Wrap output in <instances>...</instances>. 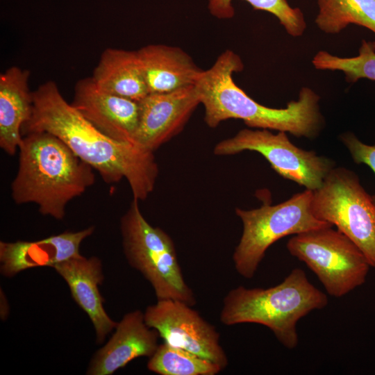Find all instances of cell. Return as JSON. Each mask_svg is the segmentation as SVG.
I'll return each instance as SVG.
<instances>
[{
    "instance_id": "cell-20",
    "label": "cell",
    "mask_w": 375,
    "mask_h": 375,
    "mask_svg": "<svg viewBox=\"0 0 375 375\" xmlns=\"http://www.w3.org/2000/svg\"><path fill=\"white\" fill-rule=\"evenodd\" d=\"M149 371L160 375H216L218 364L165 342L159 344L147 363Z\"/></svg>"
},
{
    "instance_id": "cell-3",
    "label": "cell",
    "mask_w": 375,
    "mask_h": 375,
    "mask_svg": "<svg viewBox=\"0 0 375 375\" xmlns=\"http://www.w3.org/2000/svg\"><path fill=\"white\" fill-rule=\"evenodd\" d=\"M19 149L11 185L17 204L35 203L42 215L60 220L67 203L94 183V169L50 133L25 135Z\"/></svg>"
},
{
    "instance_id": "cell-4",
    "label": "cell",
    "mask_w": 375,
    "mask_h": 375,
    "mask_svg": "<svg viewBox=\"0 0 375 375\" xmlns=\"http://www.w3.org/2000/svg\"><path fill=\"white\" fill-rule=\"evenodd\" d=\"M325 293L315 288L300 268L292 270L279 284L269 288L231 289L223 300L220 320L226 326L256 323L269 328L285 347L299 343L297 324L314 310L328 304Z\"/></svg>"
},
{
    "instance_id": "cell-18",
    "label": "cell",
    "mask_w": 375,
    "mask_h": 375,
    "mask_svg": "<svg viewBox=\"0 0 375 375\" xmlns=\"http://www.w3.org/2000/svg\"><path fill=\"white\" fill-rule=\"evenodd\" d=\"M92 78L100 90L134 101L149 94L137 51L106 49Z\"/></svg>"
},
{
    "instance_id": "cell-7",
    "label": "cell",
    "mask_w": 375,
    "mask_h": 375,
    "mask_svg": "<svg viewBox=\"0 0 375 375\" xmlns=\"http://www.w3.org/2000/svg\"><path fill=\"white\" fill-rule=\"evenodd\" d=\"M311 210L349 238L375 267V203L353 172L333 167L312 191Z\"/></svg>"
},
{
    "instance_id": "cell-14",
    "label": "cell",
    "mask_w": 375,
    "mask_h": 375,
    "mask_svg": "<svg viewBox=\"0 0 375 375\" xmlns=\"http://www.w3.org/2000/svg\"><path fill=\"white\" fill-rule=\"evenodd\" d=\"M94 231V227L90 226L79 231L64 232L38 241L1 242V273L6 277H12L29 268L53 267L56 264L81 257L80 245Z\"/></svg>"
},
{
    "instance_id": "cell-9",
    "label": "cell",
    "mask_w": 375,
    "mask_h": 375,
    "mask_svg": "<svg viewBox=\"0 0 375 375\" xmlns=\"http://www.w3.org/2000/svg\"><path fill=\"white\" fill-rule=\"evenodd\" d=\"M244 151H256L263 156L281 176L314 191L320 188L334 161L295 146L285 132L274 133L269 129L240 130L232 138L217 143L214 153L228 156Z\"/></svg>"
},
{
    "instance_id": "cell-8",
    "label": "cell",
    "mask_w": 375,
    "mask_h": 375,
    "mask_svg": "<svg viewBox=\"0 0 375 375\" xmlns=\"http://www.w3.org/2000/svg\"><path fill=\"white\" fill-rule=\"evenodd\" d=\"M286 247L313 272L327 293L337 298L362 285L371 267L360 249L332 226L296 234Z\"/></svg>"
},
{
    "instance_id": "cell-17",
    "label": "cell",
    "mask_w": 375,
    "mask_h": 375,
    "mask_svg": "<svg viewBox=\"0 0 375 375\" xmlns=\"http://www.w3.org/2000/svg\"><path fill=\"white\" fill-rule=\"evenodd\" d=\"M29 76L28 70L16 66L0 75V147L10 156L19 149L23 140L22 128L32 114Z\"/></svg>"
},
{
    "instance_id": "cell-1",
    "label": "cell",
    "mask_w": 375,
    "mask_h": 375,
    "mask_svg": "<svg viewBox=\"0 0 375 375\" xmlns=\"http://www.w3.org/2000/svg\"><path fill=\"white\" fill-rule=\"evenodd\" d=\"M33 98L32 114L22 128V136L50 133L96 169L107 183L126 178L133 199L138 201L152 192L159 172L153 151L100 131L65 99L53 81L40 85L33 92Z\"/></svg>"
},
{
    "instance_id": "cell-6",
    "label": "cell",
    "mask_w": 375,
    "mask_h": 375,
    "mask_svg": "<svg viewBox=\"0 0 375 375\" xmlns=\"http://www.w3.org/2000/svg\"><path fill=\"white\" fill-rule=\"evenodd\" d=\"M312 191L306 189L276 205L258 208L235 209L242 223V233L233 254L237 272L245 278L253 277L267 249L279 239L310 230L333 226L312 212Z\"/></svg>"
},
{
    "instance_id": "cell-15",
    "label": "cell",
    "mask_w": 375,
    "mask_h": 375,
    "mask_svg": "<svg viewBox=\"0 0 375 375\" xmlns=\"http://www.w3.org/2000/svg\"><path fill=\"white\" fill-rule=\"evenodd\" d=\"M53 268L67 283L74 301L90 317L97 342L101 343L117 325L106 313L99 290L104 278L101 261L95 256L86 258L81 256L56 264Z\"/></svg>"
},
{
    "instance_id": "cell-5",
    "label": "cell",
    "mask_w": 375,
    "mask_h": 375,
    "mask_svg": "<svg viewBox=\"0 0 375 375\" xmlns=\"http://www.w3.org/2000/svg\"><path fill=\"white\" fill-rule=\"evenodd\" d=\"M138 201L133 199L120 221L128 263L150 283L158 300H178L193 306L196 298L184 279L172 239L146 220Z\"/></svg>"
},
{
    "instance_id": "cell-10",
    "label": "cell",
    "mask_w": 375,
    "mask_h": 375,
    "mask_svg": "<svg viewBox=\"0 0 375 375\" xmlns=\"http://www.w3.org/2000/svg\"><path fill=\"white\" fill-rule=\"evenodd\" d=\"M192 306L178 300L160 299L144 312L148 326L156 329L164 342L188 351L225 369L228 363L215 327Z\"/></svg>"
},
{
    "instance_id": "cell-12",
    "label": "cell",
    "mask_w": 375,
    "mask_h": 375,
    "mask_svg": "<svg viewBox=\"0 0 375 375\" xmlns=\"http://www.w3.org/2000/svg\"><path fill=\"white\" fill-rule=\"evenodd\" d=\"M71 104L108 137L134 144L140 116L139 101L103 91L90 77L76 83Z\"/></svg>"
},
{
    "instance_id": "cell-22",
    "label": "cell",
    "mask_w": 375,
    "mask_h": 375,
    "mask_svg": "<svg viewBox=\"0 0 375 375\" xmlns=\"http://www.w3.org/2000/svg\"><path fill=\"white\" fill-rule=\"evenodd\" d=\"M312 63L319 70L342 72L348 83L360 78L375 81V41L362 40L358 54L354 57H339L319 51L314 56Z\"/></svg>"
},
{
    "instance_id": "cell-2",
    "label": "cell",
    "mask_w": 375,
    "mask_h": 375,
    "mask_svg": "<svg viewBox=\"0 0 375 375\" xmlns=\"http://www.w3.org/2000/svg\"><path fill=\"white\" fill-rule=\"evenodd\" d=\"M243 69L240 57L228 49L201 72L194 86L209 127L237 119L250 128L283 131L297 138L312 139L319 135L324 119L319 110L320 97L314 90L303 87L297 100L290 101L285 108H269L253 100L235 83L233 73Z\"/></svg>"
},
{
    "instance_id": "cell-23",
    "label": "cell",
    "mask_w": 375,
    "mask_h": 375,
    "mask_svg": "<svg viewBox=\"0 0 375 375\" xmlns=\"http://www.w3.org/2000/svg\"><path fill=\"white\" fill-rule=\"evenodd\" d=\"M340 139L349 151L356 163L365 164L375 173V144H365L353 133L349 132L343 133ZM372 199L375 203V195L372 196Z\"/></svg>"
},
{
    "instance_id": "cell-13",
    "label": "cell",
    "mask_w": 375,
    "mask_h": 375,
    "mask_svg": "<svg viewBox=\"0 0 375 375\" xmlns=\"http://www.w3.org/2000/svg\"><path fill=\"white\" fill-rule=\"evenodd\" d=\"M159 337L156 329L147 325L142 311L126 313L109 341L94 356L87 374L110 375L136 358H150L159 345Z\"/></svg>"
},
{
    "instance_id": "cell-21",
    "label": "cell",
    "mask_w": 375,
    "mask_h": 375,
    "mask_svg": "<svg viewBox=\"0 0 375 375\" xmlns=\"http://www.w3.org/2000/svg\"><path fill=\"white\" fill-rule=\"evenodd\" d=\"M253 9L268 12L274 15L286 32L292 37L301 36L306 29L303 12L290 6L286 0H244ZM233 0H208L211 15L219 19H229L235 15Z\"/></svg>"
},
{
    "instance_id": "cell-11",
    "label": "cell",
    "mask_w": 375,
    "mask_h": 375,
    "mask_svg": "<svg viewBox=\"0 0 375 375\" xmlns=\"http://www.w3.org/2000/svg\"><path fill=\"white\" fill-rule=\"evenodd\" d=\"M140 103L134 144L154 152L180 133L201 104L194 85L165 93H149Z\"/></svg>"
},
{
    "instance_id": "cell-19",
    "label": "cell",
    "mask_w": 375,
    "mask_h": 375,
    "mask_svg": "<svg viewBox=\"0 0 375 375\" xmlns=\"http://www.w3.org/2000/svg\"><path fill=\"white\" fill-rule=\"evenodd\" d=\"M315 22L327 34L340 33L350 24L364 26L375 33V0H317Z\"/></svg>"
},
{
    "instance_id": "cell-16",
    "label": "cell",
    "mask_w": 375,
    "mask_h": 375,
    "mask_svg": "<svg viewBox=\"0 0 375 375\" xmlns=\"http://www.w3.org/2000/svg\"><path fill=\"white\" fill-rule=\"evenodd\" d=\"M149 93H165L194 85L203 69L183 49L149 44L137 51Z\"/></svg>"
}]
</instances>
